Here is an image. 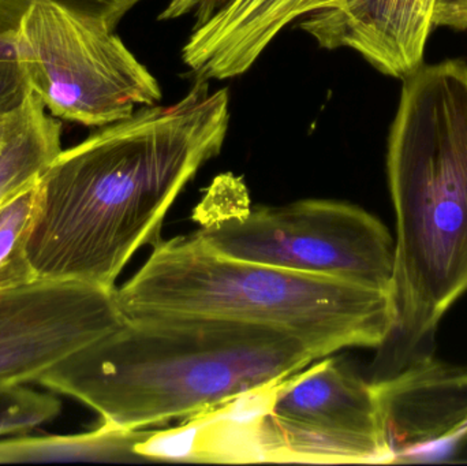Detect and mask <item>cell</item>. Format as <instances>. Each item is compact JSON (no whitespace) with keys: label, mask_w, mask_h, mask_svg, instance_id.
<instances>
[{"label":"cell","mask_w":467,"mask_h":466,"mask_svg":"<svg viewBox=\"0 0 467 466\" xmlns=\"http://www.w3.org/2000/svg\"><path fill=\"white\" fill-rule=\"evenodd\" d=\"M16 57L30 92L70 122L103 128L163 98L114 29L57 3L30 5L16 30Z\"/></svg>","instance_id":"obj_5"},{"label":"cell","mask_w":467,"mask_h":466,"mask_svg":"<svg viewBox=\"0 0 467 466\" xmlns=\"http://www.w3.org/2000/svg\"><path fill=\"white\" fill-rule=\"evenodd\" d=\"M436 0H328L301 21L321 48H350L380 73L403 79L424 65Z\"/></svg>","instance_id":"obj_10"},{"label":"cell","mask_w":467,"mask_h":466,"mask_svg":"<svg viewBox=\"0 0 467 466\" xmlns=\"http://www.w3.org/2000/svg\"><path fill=\"white\" fill-rule=\"evenodd\" d=\"M435 27L467 29V0H436Z\"/></svg>","instance_id":"obj_18"},{"label":"cell","mask_w":467,"mask_h":466,"mask_svg":"<svg viewBox=\"0 0 467 466\" xmlns=\"http://www.w3.org/2000/svg\"><path fill=\"white\" fill-rule=\"evenodd\" d=\"M62 402L49 393L25 386H0V437L26 434L55 420Z\"/></svg>","instance_id":"obj_14"},{"label":"cell","mask_w":467,"mask_h":466,"mask_svg":"<svg viewBox=\"0 0 467 466\" xmlns=\"http://www.w3.org/2000/svg\"><path fill=\"white\" fill-rule=\"evenodd\" d=\"M145 431H123L101 424L88 434L67 437H21L0 440V464L16 462H142L137 443Z\"/></svg>","instance_id":"obj_12"},{"label":"cell","mask_w":467,"mask_h":466,"mask_svg":"<svg viewBox=\"0 0 467 466\" xmlns=\"http://www.w3.org/2000/svg\"><path fill=\"white\" fill-rule=\"evenodd\" d=\"M373 385L391 464L443 461L467 442V366L430 356Z\"/></svg>","instance_id":"obj_9"},{"label":"cell","mask_w":467,"mask_h":466,"mask_svg":"<svg viewBox=\"0 0 467 466\" xmlns=\"http://www.w3.org/2000/svg\"><path fill=\"white\" fill-rule=\"evenodd\" d=\"M397 218L395 327L373 383L435 352L444 315L467 293V63L403 78L387 150Z\"/></svg>","instance_id":"obj_2"},{"label":"cell","mask_w":467,"mask_h":466,"mask_svg":"<svg viewBox=\"0 0 467 466\" xmlns=\"http://www.w3.org/2000/svg\"><path fill=\"white\" fill-rule=\"evenodd\" d=\"M227 2L229 0H170L167 7L159 16V19L170 21V19L193 14L196 18L193 29H197L207 24Z\"/></svg>","instance_id":"obj_17"},{"label":"cell","mask_w":467,"mask_h":466,"mask_svg":"<svg viewBox=\"0 0 467 466\" xmlns=\"http://www.w3.org/2000/svg\"><path fill=\"white\" fill-rule=\"evenodd\" d=\"M126 316L199 317L260 326L301 339L316 358L380 349L395 327L389 293L216 254L196 235L161 240L117 289Z\"/></svg>","instance_id":"obj_4"},{"label":"cell","mask_w":467,"mask_h":466,"mask_svg":"<svg viewBox=\"0 0 467 466\" xmlns=\"http://www.w3.org/2000/svg\"><path fill=\"white\" fill-rule=\"evenodd\" d=\"M38 182L0 207V292L36 281L27 245L37 215Z\"/></svg>","instance_id":"obj_13"},{"label":"cell","mask_w":467,"mask_h":466,"mask_svg":"<svg viewBox=\"0 0 467 466\" xmlns=\"http://www.w3.org/2000/svg\"><path fill=\"white\" fill-rule=\"evenodd\" d=\"M37 2L57 3L76 13L100 19L115 30L123 16L142 0H0V37H16L25 14Z\"/></svg>","instance_id":"obj_15"},{"label":"cell","mask_w":467,"mask_h":466,"mask_svg":"<svg viewBox=\"0 0 467 466\" xmlns=\"http://www.w3.org/2000/svg\"><path fill=\"white\" fill-rule=\"evenodd\" d=\"M60 134L62 125L32 92L0 118V207L40 181L62 152Z\"/></svg>","instance_id":"obj_11"},{"label":"cell","mask_w":467,"mask_h":466,"mask_svg":"<svg viewBox=\"0 0 467 466\" xmlns=\"http://www.w3.org/2000/svg\"><path fill=\"white\" fill-rule=\"evenodd\" d=\"M29 93L18 62L0 59V118L18 109Z\"/></svg>","instance_id":"obj_16"},{"label":"cell","mask_w":467,"mask_h":466,"mask_svg":"<svg viewBox=\"0 0 467 466\" xmlns=\"http://www.w3.org/2000/svg\"><path fill=\"white\" fill-rule=\"evenodd\" d=\"M117 289L36 279L0 292V386L37 383L49 369L117 330Z\"/></svg>","instance_id":"obj_8"},{"label":"cell","mask_w":467,"mask_h":466,"mask_svg":"<svg viewBox=\"0 0 467 466\" xmlns=\"http://www.w3.org/2000/svg\"><path fill=\"white\" fill-rule=\"evenodd\" d=\"M227 89L197 77L171 106H144L63 150L38 181L27 254L37 279L115 290L133 254L161 238L181 192L223 148Z\"/></svg>","instance_id":"obj_1"},{"label":"cell","mask_w":467,"mask_h":466,"mask_svg":"<svg viewBox=\"0 0 467 466\" xmlns=\"http://www.w3.org/2000/svg\"><path fill=\"white\" fill-rule=\"evenodd\" d=\"M233 210L202 218L193 233L216 254L391 295L395 240L362 208L312 199Z\"/></svg>","instance_id":"obj_6"},{"label":"cell","mask_w":467,"mask_h":466,"mask_svg":"<svg viewBox=\"0 0 467 466\" xmlns=\"http://www.w3.org/2000/svg\"><path fill=\"white\" fill-rule=\"evenodd\" d=\"M244 462L391 464L375 385L337 358L250 394Z\"/></svg>","instance_id":"obj_7"},{"label":"cell","mask_w":467,"mask_h":466,"mask_svg":"<svg viewBox=\"0 0 467 466\" xmlns=\"http://www.w3.org/2000/svg\"><path fill=\"white\" fill-rule=\"evenodd\" d=\"M316 360L301 339L272 328L133 315L37 385L87 405L107 426L140 431L210 412Z\"/></svg>","instance_id":"obj_3"}]
</instances>
